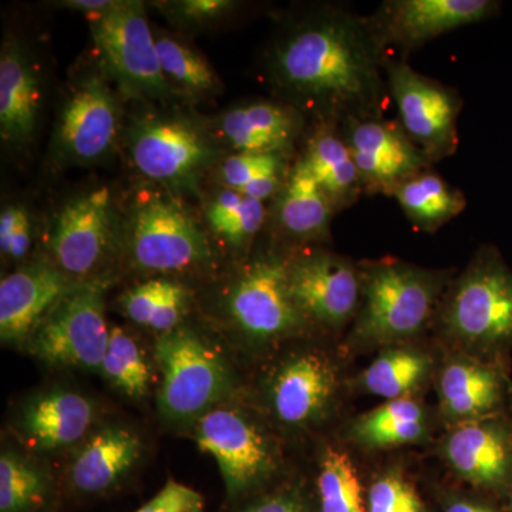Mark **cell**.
<instances>
[{"instance_id": "obj_39", "label": "cell", "mask_w": 512, "mask_h": 512, "mask_svg": "<svg viewBox=\"0 0 512 512\" xmlns=\"http://www.w3.org/2000/svg\"><path fill=\"white\" fill-rule=\"evenodd\" d=\"M160 5L175 25L191 29L217 22L234 10L237 3L231 0H178Z\"/></svg>"}, {"instance_id": "obj_33", "label": "cell", "mask_w": 512, "mask_h": 512, "mask_svg": "<svg viewBox=\"0 0 512 512\" xmlns=\"http://www.w3.org/2000/svg\"><path fill=\"white\" fill-rule=\"evenodd\" d=\"M318 488L322 512H366L359 474L345 451L325 448L320 457Z\"/></svg>"}, {"instance_id": "obj_34", "label": "cell", "mask_w": 512, "mask_h": 512, "mask_svg": "<svg viewBox=\"0 0 512 512\" xmlns=\"http://www.w3.org/2000/svg\"><path fill=\"white\" fill-rule=\"evenodd\" d=\"M100 372L117 390L131 399H141L150 389V366L133 336L121 328L110 329L109 345Z\"/></svg>"}, {"instance_id": "obj_13", "label": "cell", "mask_w": 512, "mask_h": 512, "mask_svg": "<svg viewBox=\"0 0 512 512\" xmlns=\"http://www.w3.org/2000/svg\"><path fill=\"white\" fill-rule=\"evenodd\" d=\"M339 131L352 153L367 195L393 197L404 181L434 165L407 136L399 120L384 116L349 117L339 124Z\"/></svg>"}, {"instance_id": "obj_42", "label": "cell", "mask_w": 512, "mask_h": 512, "mask_svg": "<svg viewBox=\"0 0 512 512\" xmlns=\"http://www.w3.org/2000/svg\"><path fill=\"white\" fill-rule=\"evenodd\" d=\"M117 3L119 0H64L60 2V8L87 13L94 18L109 12Z\"/></svg>"}, {"instance_id": "obj_9", "label": "cell", "mask_w": 512, "mask_h": 512, "mask_svg": "<svg viewBox=\"0 0 512 512\" xmlns=\"http://www.w3.org/2000/svg\"><path fill=\"white\" fill-rule=\"evenodd\" d=\"M104 288L74 285L29 336V352L50 366L100 370L109 345Z\"/></svg>"}, {"instance_id": "obj_37", "label": "cell", "mask_w": 512, "mask_h": 512, "mask_svg": "<svg viewBox=\"0 0 512 512\" xmlns=\"http://www.w3.org/2000/svg\"><path fill=\"white\" fill-rule=\"evenodd\" d=\"M367 511L426 512L416 488L396 471L376 478L367 495Z\"/></svg>"}, {"instance_id": "obj_43", "label": "cell", "mask_w": 512, "mask_h": 512, "mask_svg": "<svg viewBox=\"0 0 512 512\" xmlns=\"http://www.w3.org/2000/svg\"><path fill=\"white\" fill-rule=\"evenodd\" d=\"M446 512H494L484 505L468 503V501H456L448 505Z\"/></svg>"}, {"instance_id": "obj_14", "label": "cell", "mask_w": 512, "mask_h": 512, "mask_svg": "<svg viewBox=\"0 0 512 512\" xmlns=\"http://www.w3.org/2000/svg\"><path fill=\"white\" fill-rule=\"evenodd\" d=\"M119 126V104L106 79L87 77L64 101L53 136V153L63 163H97L113 150Z\"/></svg>"}, {"instance_id": "obj_12", "label": "cell", "mask_w": 512, "mask_h": 512, "mask_svg": "<svg viewBox=\"0 0 512 512\" xmlns=\"http://www.w3.org/2000/svg\"><path fill=\"white\" fill-rule=\"evenodd\" d=\"M293 301L311 325L330 330L353 322L362 295L360 266L346 256L309 249L288 256Z\"/></svg>"}, {"instance_id": "obj_24", "label": "cell", "mask_w": 512, "mask_h": 512, "mask_svg": "<svg viewBox=\"0 0 512 512\" xmlns=\"http://www.w3.org/2000/svg\"><path fill=\"white\" fill-rule=\"evenodd\" d=\"M94 416V404L82 393L52 390L26 404L20 429L33 447L52 451L82 440Z\"/></svg>"}, {"instance_id": "obj_38", "label": "cell", "mask_w": 512, "mask_h": 512, "mask_svg": "<svg viewBox=\"0 0 512 512\" xmlns=\"http://www.w3.org/2000/svg\"><path fill=\"white\" fill-rule=\"evenodd\" d=\"M32 247V220L22 205H8L0 214V252L9 261H20Z\"/></svg>"}, {"instance_id": "obj_25", "label": "cell", "mask_w": 512, "mask_h": 512, "mask_svg": "<svg viewBox=\"0 0 512 512\" xmlns=\"http://www.w3.org/2000/svg\"><path fill=\"white\" fill-rule=\"evenodd\" d=\"M140 453V437L133 430L123 426L104 427L74 457L70 481L80 493H103L126 476Z\"/></svg>"}, {"instance_id": "obj_30", "label": "cell", "mask_w": 512, "mask_h": 512, "mask_svg": "<svg viewBox=\"0 0 512 512\" xmlns=\"http://www.w3.org/2000/svg\"><path fill=\"white\" fill-rule=\"evenodd\" d=\"M128 318L164 335L180 326L188 308V291L167 279H153L131 288L121 299Z\"/></svg>"}, {"instance_id": "obj_1", "label": "cell", "mask_w": 512, "mask_h": 512, "mask_svg": "<svg viewBox=\"0 0 512 512\" xmlns=\"http://www.w3.org/2000/svg\"><path fill=\"white\" fill-rule=\"evenodd\" d=\"M372 18L339 6L309 13L276 40L268 74L285 103L316 123L384 116L386 53Z\"/></svg>"}, {"instance_id": "obj_23", "label": "cell", "mask_w": 512, "mask_h": 512, "mask_svg": "<svg viewBox=\"0 0 512 512\" xmlns=\"http://www.w3.org/2000/svg\"><path fill=\"white\" fill-rule=\"evenodd\" d=\"M441 413L453 426L483 420L497 409L503 383L490 366L458 355L444 363L439 377Z\"/></svg>"}, {"instance_id": "obj_21", "label": "cell", "mask_w": 512, "mask_h": 512, "mask_svg": "<svg viewBox=\"0 0 512 512\" xmlns=\"http://www.w3.org/2000/svg\"><path fill=\"white\" fill-rule=\"evenodd\" d=\"M42 87L32 60L16 40L0 52V136L9 146H23L35 136Z\"/></svg>"}, {"instance_id": "obj_29", "label": "cell", "mask_w": 512, "mask_h": 512, "mask_svg": "<svg viewBox=\"0 0 512 512\" xmlns=\"http://www.w3.org/2000/svg\"><path fill=\"white\" fill-rule=\"evenodd\" d=\"M433 359L413 346L386 348L363 370L359 384L367 393L389 400L406 399L426 382Z\"/></svg>"}, {"instance_id": "obj_27", "label": "cell", "mask_w": 512, "mask_h": 512, "mask_svg": "<svg viewBox=\"0 0 512 512\" xmlns=\"http://www.w3.org/2000/svg\"><path fill=\"white\" fill-rule=\"evenodd\" d=\"M393 197L419 231L434 234L466 210V195L447 183L434 168L404 181Z\"/></svg>"}, {"instance_id": "obj_36", "label": "cell", "mask_w": 512, "mask_h": 512, "mask_svg": "<svg viewBox=\"0 0 512 512\" xmlns=\"http://www.w3.org/2000/svg\"><path fill=\"white\" fill-rule=\"evenodd\" d=\"M292 164L282 154L235 153L222 163L221 180L225 188L241 191L258 178L288 175Z\"/></svg>"}, {"instance_id": "obj_41", "label": "cell", "mask_w": 512, "mask_h": 512, "mask_svg": "<svg viewBox=\"0 0 512 512\" xmlns=\"http://www.w3.org/2000/svg\"><path fill=\"white\" fill-rule=\"evenodd\" d=\"M242 512H309V510L301 495L295 491H281L256 501Z\"/></svg>"}, {"instance_id": "obj_31", "label": "cell", "mask_w": 512, "mask_h": 512, "mask_svg": "<svg viewBox=\"0 0 512 512\" xmlns=\"http://www.w3.org/2000/svg\"><path fill=\"white\" fill-rule=\"evenodd\" d=\"M158 60L171 92L188 99H204L221 90L220 79L210 63L177 37L156 36Z\"/></svg>"}, {"instance_id": "obj_20", "label": "cell", "mask_w": 512, "mask_h": 512, "mask_svg": "<svg viewBox=\"0 0 512 512\" xmlns=\"http://www.w3.org/2000/svg\"><path fill=\"white\" fill-rule=\"evenodd\" d=\"M271 214L272 224L289 241L313 244L330 238L335 207L302 156L293 161L284 187L276 195Z\"/></svg>"}, {"instance_id": "obj_18", "label": "cell", "mask_w": 512, "mask_h": 512, "mask_svg": "<svg viewBox=\"0 0 512 512\" xmlns=\"http://www.w3.org/2000/svg\"><path fill=\"white\" fill-rule=\"evenodd\" d=\"M303 130L305 114L285 101H248L218 120V133L235 153L292 157Z\"/></svg>"}, {"instance_id": "obj_15", "label": "cell", "mask_w": 512, "mask_h": 512, "mask_svg": "<svg viewBox=\"0 0 512 512\" xmlns=\"http://www.w3.org/2000/svg\"><path fill=\"white\" fill-rule=\"evenodd\" d=\"M114 234V208L107 187L94 188L66 202L59 211L49 247L60 271L84 276L103 261Z\"/></svg>"}, {"instance_id": "obj_3", "label": "cell", "mask_w": 512, "mask_h": 512, "mask_svg": "<svg viewBox=\"0 0 512 512\" xmlns=\"http://www.w3.org/2000/svg\"><path fill=\"white\" fill-rule=\"evenodd\" d=\"M437 315L457 346L490 350L512 342V272L483 248L444 292Z\"/></svg>"}, {"instance_id": "obj_2", "label": "cell", "mask_w": 512, "mask_h": 512, "mask_svg": "<svg viewBox=\"0 0 512 512\" xmlns=\"http://www.w3.org/2000/svg\"><path fill=\"white\" fill-rule=\"evenodd\" d=\"M359 266L362 295L349 335L350 345L356 348L406 345L437 315L451 282L448 271L397 258L365 261Z\"/></svg>"}, {"instance_id": "obj_28", "label": "cell", "mask_w": 512, "mask_h": 512, "mask_svg": "<svg viewBox=\"0 0 512 512\" xmlns=\"http://www.w3.org/2000/svg\"><path fill=\"white\" fill-rule=\"evenodd\" d=\"M426 433V412L412 397L384 402L357 417L350 427L353 441L373 450L419 443Z\"/></svg>"}, {"instance_id": "obj_6", "label": "cell", "mask_w": 512, "mask_h": 512, "mask_svg": "<svg viewBox=\"0 0 512 512\" xmlns=\"http://www.w3.org/2000/svg\"><path fill=\"white\" fill-rule=\"evenodd\" d=\"M127 148L138 173L174 190H191L217 158L210 134L177 114H147L127 131Z\"/></svg>"}, {"instance_id": "obj_26", "label": "cell", "mask_w": 512, "mask_h": 512, "mask_svg": "<svg viewBox=\"0 0 512 512\" xmlns=\"http://www.w3.org/2000/svg\"><path fill=\"white\" fill-rule=\"evenodd\" d=\"M301 156L336 212L352 207L365 194L338 124L315 123Z\"/></svg>"}, {"instance_id": "obj_19", "label": "cell", "mask_w": 512, "mask_h": 512, "mask_svg": "<svg viewBox=\"0 0 512 512\" xmlns=\"http://www.w3.org/2000/svg\"><path fill=\"white\" fill-rule=\"evenodd\" d=\"M74 285L56 265L33 264L0 282V336L3 342H25L47 313Z\"/></svg>"}, {"instance_id": "obj_35", "label": "cell", "mask_w": 512, "mask_h": 512, "mask_svg": "<svg viewBox=\"0 0 512 512\" xmlns=\"http://www.w3.org/2000/svg\"><path fill=\"white\" fill-rule=\"evenodd\" d=\"M46 481L22 457L3 451L0 457V511L25 512L43 500Z\"/></svg>"}, {"instance_id": "obj_22", "label": "cell", "mask_w": 512, "mask_h": 512, "mask_svg": "<svg viewBox=\"0 0 512 512\" xmlns=\"http://www.w3.org/2000/svg\"><path fill=\"white\" fill-rule=\"evenodd\" d=\"M443 454L457 476L480 487H497L510 473V440L500 426L485 419L454 426Z\"/></svg>"}, {"instance_id": "obj_5", "label": "cell", "mask_w": 512, "mask_h": 512, "mask_svg": "<svg viewBox=\"0 0 512 512\" xmlns=\"http://www.w3.org/2000/svg\"><path fill=\"white\" fill-rule=\"evenodd\" d=\"M229 322L256 345L293 338L311 326L293 301L288 256L262 252L232 278L224 296Z\"/></svg>"}, {"instance_id": "obj_4", "label": "cell", "mask_w": 512, "mask_h": 512, "mask_svg": "<svg viewBox=\"0 0 512 512\" xmlns=\"http://www.w3.org/2000/svg\"><path fill=\"white\" fill-rule=\"evenodd\" d=\"M156 357L163 376L158 409L167 419H200L231 390L227 362L195 330L178 326L160 335Z\"/></svg>"}, {"instance_id": "obj_11", "label": "cell", "mask_w": 512, "mask_h": 512, "mask_svg": "<svg viewBox=\"0 0 512 512\" xmlns=\"http://www.w3.org/2000/svg\"><path fill=\"white\" fill-rule=\"evenodd\" d=\"M194 440L214 458L229 497L248 493L278 467L274 443L264 429L241 410L214 407L195 424Z\"/></svg>"}, {"instance_id": "obj_10", "label": "cell", "mask_w": 512, "mask_h": 512, "mask_svg": "<svg viewBox=\"0 0 512 512\" xmlns=\"http://www.w3.org/2000/svg\"><path fill=\"white\" fill-rule=\"evenodd\" d=\"M384 69L390 97L407 136L433 164L454 156L458 117L463 110L457 90L416 72L404 59H387Z\"/></svg>"}, {"instance_id": "obj_40", "label": "cell", "mask_w": 512, "mask_h": 512, "mask_svg": "<svg viewBox=\"0 0 512 512\" xmlns=\"http://www.w3.org/2000/svg\"><path fill=\"white\" fill-rule=\"evenodd\" d=\"M136 512H204V498L188 485L168 480L160 493Z\"/></svg>"}, {"instance_id": "obj_7", "label": "cell", "mask_w": 512, "mask_h": 512, "mask_svg": "<svg viewBox=\"0 0 512 512\" xmlns=\"http://www.w3.org/2000/svg\"><path fill=\"white\" fill-rule=\"evenodd\" d=\"M90 28L104 73L124 93L148 100H167L173 94L161 72L143 3L119 0L109 12L94 16Z\"/></svg>"}, {"instance_id": "obj_8", "label": "cell", "mask_w": 512, "mask_h": 512, "mask_svg": "<svg viewBox=\"0 0 512 512\" xmlns=\"http://www.w3.org/2000/svg\"><path fill=\"white\" fill-rule=\"evenodd\" d=\"M127 248L140 271H188L212 258L204 229L180 202L165 194L141 198L131 210Z\"/></svg>"}, {"instance_id": "obj_17", "label": "cell", "mask_w": 512, "mask_h": 512, "mask_svg": "<svg viewBox=\"0 0 512 512\" xmlns=\"http://www.w3.org/2000/svg\"><path fill=\"white\" fill-rule=\"evenodd\" d=\"M338 376L332 362L315 350L289 356L269 382V406L291 430H305L326 416L335 399Z\"/></svg>"}, {"instance_id": "obj_32", "label": "cell", "mask_w": 512, "mask_h": 512, "mask_svg": "<svg viewBox=\"0 0 512 512\" xmlns=\"http://www.w3.org/2000/svg\"><path fill=\"white\" fill-rule=\"evenodd\" d=\"M208 225L229 248L247 249L265 225L264 202L252 200L241 192L225 188L208 202Z\"/></svg>"}, {"instance_id": "obj_16", "label": "cell", "mask_w": 512, "mask_h": 512, "mask_svg": "<svg viewBox=\"0 0 512 512\" xmlns=\"http://www.w3.org/2000/svg\"><path fill=\"white\" fill-rule=\"evenodd\" d=\"M493 0H389L372 16L384 47L412 52L444 33L494 15Z\"/></svg>"}]
</instances>
